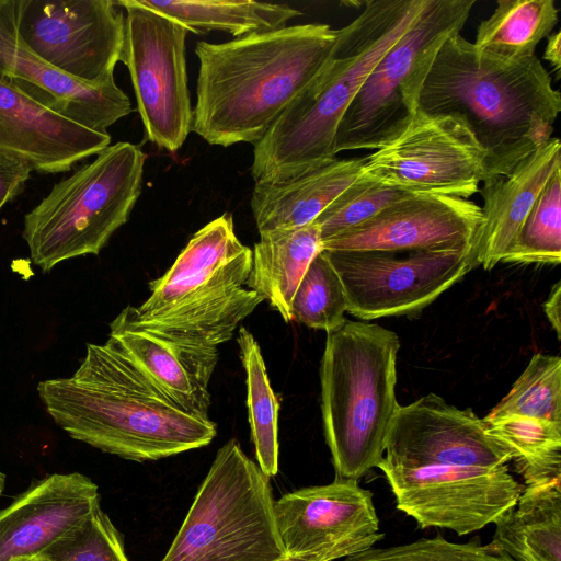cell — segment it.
<instances>
[{"instance_id": "obj_7", "label": "cell", "mask_w": 561, "mask_h": 561, "mask_svg": "<svg viewBox=\"0 0 561 561\" xmlns=\"http://www.w3.org/2000/svg\"><path fill=\"white\" fill-rule=\"evenodd\" d=\"M270 478L236 439L222 445L161 561H278L287 557Z\"/></svg>"}, {"instance_id": "obj_26", "label": "cell", "mask_w": 561, "mask_h": 561, "mask_svg": "<svg viewBox=\"0 0 561 561\" xmlns=\"http://www.w3.org/2000/svg\"><path fill=\"white\" fill-rule=\"evenodd\" d=\"M558 22L553 0H499L493 13L477 30L474 48L502 62L535 56L538 44Z\"/></svg>"}, {"instance_id": "obj_18", "label": "cell", "mask_w": 561, "mask_h": 561, "mask_svg": "<svg viewBox=\"0 0 561 561\" xmlns=\"http://www.w3.org/2000/svg\"><path fill=\"white\" fill-rule=\"evenodd\" d=\"M99 506V488L82 473H53L34 481L0 510V561L36 558Z\"/></svg>"}, {"instance_id": "obj_13", "label": "cell", "mask_w": 561, "mask_h": 561, "mask_svg": "<svg viewBox=\"0 0 561 561\" xmlns=\"http://www.w3.org/2000/svg\"><path fill=\"white\" fill-rule=\"evenodd\" d=\"M274 512L287 556L335 561L373 548L385 536L371 492L354 480L285 493Z\"/></svg>"}, {"instance_id": "obj_24", "label": "cell", "mask_w": 561, "mask_h": 561, "mask_svg": "<svg viewBox=\"0 0 561 561\" xmlns=\"http://www.w3.org/2000/svg\"><path fill=\"white\" fill-rule=\"evenodd\" d=\"M321 251L322 240L314 221L302 227L261 232L260 241L252 250V267L245 286L267 300L289 322L297 287Z\"/></svg>"}, {"instance_id": "obj_8", "label": "cell", "mask_w": 561, "mask_h": 561, "mask_svg": "<svg viewBox=\"0 0 561 561\" xmlns=\"http://www.w3.org/2000/svg\"><path fill=\"white\" fill-rule=\"evenodd\" d=\"M474 0H426L422 11L365 79L341 118L335 153L377 150L417 111L419 96L442 45L459 34Z\"/></svg>"}, {"instance_id": "obj_10", "label": "cell", "mask_w": 561, "mask_h": 561, "mask_svg": "<svg viewBox=\"0 0 561 561\" xmlns=\"http://www.w3.org/2000/svg\"><path fill=\"white\" fill-rule=\"evenodd\" d=\"M485 160L462 118L417 108L402 131L365 158L362 173L413 195L468 199L485 179Z\"/></svg>"}, {"instance_id": "obj_30", "label": "cell", "mask_w": 561, "mask_h": 561, "mask_svg": "<svg viewBox=\"0 0 561 561\" xmlns=\"http://www.w3.org/2000/svg\"><path fill=\"white\" fill-rule=\"evenodd\" d=\"M523 416L561 424V357L535 354L510 392L483 419Z\"/></svg>"}, {"instance_id": "obj_21", "label": "cell", "mask_w": 561, "mask_h": 561, "mask_svg": "<svg viewBox=\"0 0 561 561\" xmlns=\"http://www.w3.org/2000/svg\"><path fill=\"white\" fill-rule=\"evenodd\" d=\"M108 337L172 402L194 416L209 419V381L218 362L216 347L179 345L116 318L110 323Z\"/></svg>"}, {"instance_id": "obj_5", "label": "cell", "mask_w": 561, "mask_h": 561, "mask_svg": "<svg viewBox=\"0 0 561 561\" xmlns=\"http://www.w3.org/2000/svg\"><path fill=\"white\" fill-rule=\"evenodd\" d=\"M320 366L321 411L335 479L358 481L383 458L399 408L396 332L345 320L327 333Z\"/></svg>"}, {"instance_id": "obj_25", "label": "cell", "mask_w": 561, "mask_h": 561, "mask_svg": "<svg viewBox=\"0 0 561 561\" xmlns=\"http://www.w3.org/2000/svg\"><path fill=\"white\" fill-rule=\"evenodd\" d=\"M264 299L241 288L217 302L150 318H140L134 306L124 308L116 319L156 337L196 348H214L233 336L238 324Z\"/></svg>"}, {"instance_id": "obj_41", "label": "cell", "mask_w": 561, "mask_h": 561, "mask_svg": "<svg viewBox=\"0 0 561 561\" xmlns=\"http://www.w3.org/2000/svg\"><path fill=\"white\" fill-rule=\"evenodd\" d=\"M13 561H38L36 558H21Z\"/></svg>"}, {"instance_id": "obj_39", "label": "cell", "mask_w": 561, "mask_h": 561, "mask_svg": "<svg viewBox=\"0 0 561 561\" xmlns=\"http://www.w3.org/2000/svg\"><path fill=\"white\" fill-rule=\"evenodd\" d=\"M278 561H323V560L314 559V558H301V557L287 556L284 559L278 560Z\"/></svg>"}, {"instance_id": "obj_19", "label": "cell", "mask_w": 561, "mask_h": 561, "mask_svg": "<svg viewBox=\"0 0 561 561\" xmlns=\"http://www.w3.org/2000/svg\"><path fill=\"white\" fill-rule=\"evenodd\" d=\"M110 144L107 133L55 113L0 79V153L31 172H67Z\"/></svg>"}, {"instance_id": "obj_1", "label": "cell", "mask_w": 561, "mask_h": 561, "mask_svg": "<svg viewBox=\"0 0 561 561\" xmlns=\"http://www.w3.org/2000/svg\"><path fill=\"white\" fill-rule=\"evenodd\" d=\"M340 31L307 23L198 42L192 130L209 145L259 142L335 56Z\"/></svg>"}, {"instance_id": "obj_33", "label": "cell", "mask_w": 561, "mask_h": 561, "mask_svg": "<svg viewBox=\"0 0 561 561\" xmlns=\"http://www.w3.org/2000/svg\"><path fill=\"white\" fill-rule=\"evenodd\" d=\"M412 195L362 173L314 220L322 243L364 224L391 204Z\"/></svg>"}, {"instance_id": "obj_28", "label": "cell", "mask_w": 561, "mask_h": 561, "mask_svg": "<svg viewBox=\"0 0 561 561\" xmlns=\"http://www.w3.org/2000/svg\"><path fill=\"white\" fill-rule=\"evenodd\" d=\"M483 421L512 454L526 485L561 480V424L523 416Z\"/></svg>"}, {"instance_id": "obj_22", "label": "cell", "mask_w": 561, "mask_h": 561, "mask_svg": "<svg viewBox=\"0 0 561 561\" xmlns=\"http://www.w3.org/2000/svg\"><path fill=\"white\" fill-rule=\"evenodd\" d=\"M365 158L333 160L279 183H255L250 206L259 233L313 222L360 175Z\"/></svg>"}, {"instance_id": "obj_4", "label": "cell", "mask_w": 561, "mask_h": 561, "mask_svg": "<svg viewBox=\"0 0 561 561\" xmlns=\"http://www.w3.org/2000/svg\"><path fill=\"white\" fill-rule=\"evenodd\" d=\"M426 0H369L339 28L330 65L304 89L254 145L255 183H279L336 159L339 123L365 79L402 36Z\"/></svg>"}, {"instance_id": "obj_29", "label": "cell", "mask_w": 561, "mask_h": 561, "mask_svg": "<svg viewBox=\"0 0 561 561\" xmlns=\"http://www.w3.org/2000/svg\"><path fill=\"white\" fill-rule=\"evenodd\" d=\"M237 343L245 370L247 405L260 469L270 479L278 473V410L279 403L267 376L261 347L244 327L239 329Z\"/></svg>"}, {"instance_id": "obj_35", "label": "cell", "mask_w": 561, "mask_h": 561, "mask_svg": "<svg viewBox=\"0 0 561 561\" xmlns=\"http://www.w3.org/2000/svg\"><path fill=\"white\" fill-rule=\"evenodd\" d=\"M343 561H514L478 540L450 542L442 537L387 548H370Z\"/></svg>"}, {"instance_id": "obj_6", "label": "cell", "mask_w": 561, "mask_h": 561, "mask_svg": "<svg viewBox=\"0 0 561 561\" xmlns=\"http://www.w3.org/2000/svg\"><path fill=\"white\" fill-rule=\"evenodd\" d=\"M145 159L138 146L119 141L57 182L24 217L22 237L32 262L48 272L64 261L99 254L129 219Z\"/></svg>"}, {"instance_id": "obj_32", "label": "cell", "mask_w": 561, "mask_h": 561, "mask_svg": "<svg viewBox=\"0 0 561 561\" xmlns=\"http://www.w3.org/2000/svg\"><path fill=\"white\" fill-rule=\"evenodd\" d=\"M347 300L343 284L324 252L308 266L291 301V317L309 328L335 331L345 322Z\"/></svg>"}, {"instance_id": "obj_9", "label": "cell", "mask_w": 561, "mask_h": 561, "mask_svg": "<svg viewBox=\"0 0 561 561\" xmlns=\"http://www.w3.org/2000/svg\"><path fill=\"white\" fill-rule=\"evenodd\" d=\"M126 11L121 61L127 67L149 141L178 151L193 124L185 39L188 30L140 0H118Z\"/></svg>"}, {"instance_id": "obj_37", "label": "cell", "mask_w": 561, "mask_h": 561, "mask_svg": "<svg viewBox=\"0 0 561 561\" xmlns=\"http://www.w3.org/2000/svg\"><path fill=\"white\" fill-rule=\"evenodd\" d=\"M561 282H557L543 304V311L556 331L558 339H561Z\"/></svg>"}, {"instance_id": "obj_17", "label": "cell", "mask_w": 561, "mask_h": 561, "mask_svg": "<svg viewBox=\"0 0 561 561\" xmlns=\"http://www.w3.org/2000/svg\"><path fill=\"white\" fill-rule=\"evenodd\" d=\"M0 79L45 107L87 128H107L131 112L125 92L110 81L93 85L57 70L20 38L15 0H0Z\"/></svg>"}, {"instance_id": "obj_36", "label": "cell", "mask_w": 561, "mask_h": 561, "mask_svg": "<svg viewBox=\"0 0 561 561\" xmlns=\"http://www.w3.org/2000/svg\"><path fill=\"white\" fill-rule=\"evenodd\" d=\"M30 175L24 164L0 153V210L23 191Z\"/></svg>"}, {"instance_id": "obj_11", "label": "cell", "mask_w": 561, "mask_h": 561, "mask_svg": "<svg viewBox=\"0 0 561 561\" xmlns=\"http://www.w3.org/2000/svg\"><path fill=\"white\" fill-rule=\"evenodd\" d=\"M322 251L343 284L347 312L363 320L420 312L479 265L473 249Z\"/></svg>"}, {"instance_id": "obj_31", "label": "cell", "mask_w": 561, "mask_h": 561, "mask_svg": "<svg viewBox=\"0 0 561 561\" xmlns=\"http://www.w3.org/2000/svg\"><path fill=\"white\" fill-rule=\"evenodd\" d=\"M502 262L554 264L561 262V169L546 183Z\"/></svg>"}, {"instance_id": "obj_20", "label": "cell", "mask_w": 561, "mask_h": 561, "mask_svg": "<svg viewBox=\"0 0 561 561\" xmlns=\"http://www.w3.org/2000/svg\"><path fill=\"white\" fill-rule=\"evenodd\" d=\"M561 142L551 137L505 175L483 182L482 221L473 250L479 265L492 270L513 247L541 190L561 169Z\"/></svg>"}, {"instance_id": "obj_12", "label": "cell", "mask_w": 561, "mask_h": 561, "mask_svg": "<svg viewBox=\"0 0 561 561\" xmlns=\"http://www.w3.org/2000/svg\"><path fill=\"white\" fill-rule=\"evenodd\" d=\"M22 42L57 70L81 82L114 80L125 16L113 0H15Z\"/></svg>"}, {"instance_id": "obj_2", "label": "cell", "mask_w": 561, "mask_h": 561, "mask_svg": "<svg viewBox=\"0 0 561 561\" xmlns=\"http://www.w3.org/2000/svg\"><path fill=\"white\" fill-rule=\"evenodd\" d=\"M38 397L70 437L104 453L145 462L210 444V419L194 416L172 402L111 337L89 343L78 369L43 380Z\"/></svg>"}, {"instance_id": "obj_40", "label": "cell", "mask_w": 561, "mask_h": 561, "mask_svg": "<svg viewBox=\"0 0 561 561\" xmlns=\"http://www.w3.org/2000/svg\"><path fill=\"white\" fill-rule=\"evenodd\" d=\"M4 485H5V474L0 471V495L3 492Z\"/></svg>"}, {"instance_id": "obj_38", "label": "cell", "mask_w": 561, "mask_h": 561, "mask_svg": "<svg viewBox=\"0 0 561 561\" xmlns=\"http://www.w3.org/2000/svg\"><path fill=\"white\" fill-rule=\"evenodd\" d=\"M543 59L548 61L558 77L561 69V33L556 32L548 36L543 51Z\"/></svg>"}, {"instance_id": "obj_16", "label": "cell", "mask_w": 561, "mask_h": 561, "mask_svg": "<svg viewBox=\"0 0 561 561\" xmlns=\"http://www.w3.org/2000/svg\"><path fill=\"white\" fill-rule=\"evenodd\" d=\"M481 221V207L469 199L412 195L391 204L364 224L324 241L322 250H471Z\"/></svg>"}, {"instance_id": "obj_3", "label": "cell", "mask_w": 561, "mask_h": 561, "mask_svg": "<svg viewBox=\"0 0 561 561\" xmlns=\"http://www.w3.org/2000/svg\"><path fill=\"white\" fill-rule=\"evenodd\" d=\"M417 108L465 121L485 152V182L511 172L552 137L561 95L536 55L497 61L459 33L436 53Z\"/></svg>"}, {"instance_id": "obj_27", "label": "cell", "mask_w": 561, "mask_h": 561, "mask_svg": "<svg viewBox=\"0 0 561 561\" xmlns=\"http://www.w3.org/2000/svg\"><path fill=\"white\" fill-rule=\"evenodd\" d=\"M146 7L164 14L188 32L203 34L222 31L241 37L251 33L277 30L301 12L287 4L237 0H140Z\"/></svg>"}, {"instance_id": "obj_14", "label": "cell", "mask_w": 561, "mask_h": 561, "mask_svg": "<svg viewBox=\"0 0 561 561\" xmlns=\"http://www.w3.org/2000/svg\"><path fill=\"white\" fill-rule=\"evenodd\" d=\"M251 267L252 250L224 214L193 234L168 272L149 283L151 294L135 311L150 318L217 302L243 288Z\"/></svg>"}, {"instance_id": "obj_34", "label": "cell", "mask_w": 561, "mask_h": 561, "mask_svg": "<svg viewBox=\"0 0 561 561\" xmlns=\"http://www.w3.org/2000/svg\"><path fill=\"white\" fill-rule=\"evenodd\" d=\"M38 561H129L122 534L99 506L78 528L42 553Z\"/></svg>"}, {"instance_id": "obj_15", "label": "cell", "mask_w": 561, "mask_h": 561, "mask_svg": "<svg viewBox=\"0 0 561 561\" xmlns=\"http://www.w3.org/2000/svg\"><path fill=\"white\" fill-rule=\"evenodd\" d=\"M447 458L500 468L512 461V454L470 409L460 410L435 393L399 405L379 465L410 467Z\"/></svg>"}, {"instance_id": "obj_23", "label": "cell", "mask_w": 561, "mask_h": 561, "mask_svg": "<svg viewBox=\"0 0 561 561\" xmlns=\"http://www.w3.org/2000/svg\"><path fill=\"white\" fill-rule=\"evenodd\" d=\"M493 524L492 550L514 561H561V480L526 485Z\"/></svg>"}]
</instances>
